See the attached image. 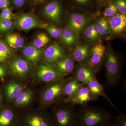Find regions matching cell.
Masks as SVG:
<instances>
[{
    "instance_id": "1",
    "label": "cell",
    "mask_w": 126,
    "mask_h": 126,
    "mask_svg": "<svg viewBox=\"0 0 126 126\" xmlns=\"http://www.w3.org/2000/svg\"><path fill=\"white\" fill-rule=\"evenodd\" d=\"M77 112V126H100L113 118L105 109L88 104L80 106Z\"/></svg>"
},
{
    "instance_id": "2",
    "label": "cell",
    "mask_w": 126,
    "mask_h": 126,
    "mask_svg": "<svg viewBox=\"0 0 126 126\" xmlns=\"http://www.w3.org/2000/svg\"><path fill=\"white\" fill-rule=\"evenodd\" d=\"M49 113L53 126H77L75 106L63 101L53 105Z\"/></svg>"
},
{
    "instance_id": "3",
    "label": "cell",
    "mask_w": 126,
    "mask_h": 126,
    "mask_svg": "<svg viewBox=\"0 0 126 126\" xmlns=\"http://www.w3.org/2000/svg\"><path fill=\"white\" fill-rule=\"evenodd\" d=\"M19 113L21 126H53L45 108L25 109Z\"/></svg>"
},
{
    "instance_id": "4",
    "label": "cell",
    "mask_w": 126,
    "mask_h": 126,
    "mask_svg": "<svg viewBox=\"0 0 126 126\" xmlns=\"http://www.w3.org/2000/svg\"><path fill=\"white\" fill-rule=\"evenodd\" d=\"M104 62L106 86L109 87H115L119 84L121 79L120 59L115 52L109 49L106 51Z\"/></svg>"
},
{
    "instance_id": "5",
    "label": "cell",
    "mask_w": 126,
    "mask_h": 126,
    "mask_svg": "<svg viewBox=\"0 0 126 126\" xmlns=\"http://www.w3.org/2000/svg\"><path fill=\"white\" fill-rule=\"evenodd\" d=\"M64 79L45 84L40 94L41 102L43 105H54L63 101L65 98L63 90Z\"/></svg>"
},
{
    "instance_id": "6",
    "label": "cell",
    "mask_w": 126,
    "mask_h": 126,
    "mask_svg": "<svg viewBox=\"0 0 126 126\" xmlns=\"http://www.w3.org/2000/svg\"><path fill=\"white\" fill-rule=\"evenodd\" d=\"M64 79V78H63ZM63 79L51 65L45 63L39 64L33 74V81L36 83L46 84Z\"/></svg>"
},
{
    "instance_id": "7",
    "label": "cell",
    "mask_w": 126,
    "mask_h": 126,
    "mask_svg": "<svg viewBox=\"0 0 126 126\" xmlns=\"http://www.w3.org/2000/svg\"><path fill=\"white\" fill-rule=\"evenodd\" d=\"M10 68L12 74L19 80L27 78L32 70L31 64L18 55L11 58Z\"/></svg>"
},
{
    "instance_id": "8",
    "label": "cell",
    "mask_w": 126,
    "mask_h": 126,
    "mask_svg": "<svg viewBox=\"0 0 126 126\" xmlns=\"http://www.w3.org/2000/svg\"><path fill=\"white\" fill-rule=\"evenodd\" d=\"M106 47L102 43H96L90 49V53L86 63L96 73L103 64L106 55Z\"/></svg>"
},
{
    "instance_id": "9",
    "label": "cell",
    "mask_w": 126,
    "mask_h": 126,
    "mask_svg": "<svg viewBox=\"0 0 126 126\" xmlns=\"http://www.w3.org/2000/svg\"><path fill=\"white\" fill-rule=\"evenodd\" d=\"M16 24L18 29L26 31L35 28L45 29L48 25L32 13L20 14L16 19Z\"/></svg>"
},
{
    "instance_id": "10",
    "label": "cell",
    "mask_w": 126,
    "mask_h": 126,
    "mask_svg": "<svg viewBox=\"0 0 126 126\" xmlns=\"http://www.w3.org/2000/svg\"><path fill=\"white\" fill-rule=\"evenodd\" d=\"M98 100V97L94 95L87 86L84 84L72 96L65 98L63 101L74 106L77 105L82 106L88 104V103L89 102L95 101Z\"/></svg>"
},
{
    "instance_id": "11",
    "label": "cell",
    "mask_w": 126,
    "mask_h": 126,
    "mask_svg": "<svg viewBox=\"0 0 126 126\" xmlns=\"http://www.w3.org/2000/svg\"><path fill=\"white\" fill-rule=\"evenodd\" d=\"M75 63L72 55H68L50 65L63 79L73 74L76 65Z\"/></svg>"
},
{
    "instance_id": "12",
    "label": "cell",
    "mask_w": 126,
    "mask_h": 126,
    "mask_svg": "<svg viewBox=\"0 0 126 126\" xmlns=\"http://www.w3.org/2000/svg\"><path fill=\"white\" fill-rule=\"evenodd\" d=\"M68 26L79 35L85 29L87 25L88 18L84 14L73 10L69 14Z\"/></svg>"
},
{
    "instance_id": "13",
    "label": "cell",
    "mask_w": 126,
    "mask_h": 126,
    "mask_svg": "<svg viewBox=\"0 0 126 126\" xmlns=\"http://www.w3.org/2000/svg\"><path fill=\"white\" fill-rule=\"evenodd\" d=\"M68 55L58 44H53L46 49L43 52L44 63L51 65Z\"/></svg>"
},
{
    "instance_id": "14",
    "label": "cell",
    "mask_w": 126,
    "mask_h": 126,
    "mask_svg": "<svg viewBox=\"0 0 126 126\" xmlns=\"http://www.w3.org/2000/svg\"><path fill=\"white\" fill-rule=\"evenodd\" d=\"M96 74L86 63H77L73 76L81 83L86 85L90 80L96 78Z\"/></svg>"
},
{
    "instance_id": "15",
    "label": "cell",
    "mask_w": 126,
    "mask_h": 126,
    "mask_svg": "<svg viewBox=\"0 0 126 126\" xmlns=\"http://www.w3.org/2000/svg\"><path fill=\"white\" fill-rule=\"evenodd\" d=\"M19 113L13 108H6L0 111V126H18Z\"/></svg>"
},
{
    "instance_id": "16",
    "label": "cell",
    "mask_w": 126,
    "mask_h": 126,
    "mask_svg": "<svg viewBox=\"0 0 126 126\" xmlns=\"http://www.w3.org/2000/svg\"><path fill=\"white\" fill-rule=\"evenodd\" d=\"M63 11L61 2L59 1L54 0L45 6L43 12L44 15L50 20L57 22L60 19Z\"/></svg>"
},
{
    "instance_id": "17",
    "label": "cell",
    "mask_w": 126,
    "mask_h": 126,
    "mask_svg": "<svg viewBox=\"0 0 126 126\" xmlns=\"http://www.w3.org/2000/svg\"><path fill=\"white\" fill-rule=\"evenodd\" d=\"M22 83L18 80H11L5 86L4 92L8 101L12 103L16 97L26 88Z\"/></svg>"
},
{
    "instance_id": "18",
    "label": "cell",
    "mask_w": 126,
    "mask_h": 126,
    "mask_svg": "<svg viewBox=\"0 0 126 126\" xmlns=\"http://www.w3.org/2000/svg\"><path fill=\"white\" fill-rule=\"evenodd\" d=\"M43 52L41 49H39L32 45L25 46L22 51V54L25 60L32 64L36 65L43 60Z\"/></svg>"
},
{
    "instance_id": "19",
    "label": "cell",
    "mask_w": 126,
    "mask_h": 126,
    "mask_svg": "<svg viewBox=\"0 0 126 126\" xmlns=\"http://www.w3.org/2000/svg\"><path fill=\"white\" fill-rule=\"evenodd\" d=\"M33 90L26 88L16 97L12 102L14 109H24L29 106L33 101L34 97Z\"/></svg>"
},
{
    "instance_id": "20",
    "label": "cell",
    "mask_w": 126,
    "mask_h": 126,
    "mask_svg": "<svg viewBox=\"0 0 126 126\" xmlns=\"http://www.w3.org/2000/svg\"><path fill=\"white\" fill-rule=\"evenodd\" d=\"M108 23L110 31L115 34L122 33L126 29V15L117 13L109 18Z\"/></svg>"
},
{
    "instance_id": "21",
    "label": "cell",
    "mask_w": 126,
    "mask_h": 126,
    "mask_svg": "<svg viewBox=\"0 0 126 126\" xmlns=\"http://www.w3.org/2000/svg\"><path fill=\"white\" fill-rule=\"evenodd\" d=\"M86 86L88 88L90 92L94 95L97 97H103L110 103L113 107L116 110H117V108L115 107L114 104L113 103L110 98L106 94L103 86L98 82L97 78L93 79L86 84Z\"/></svg>"
},
{
    "instance_id": "22",
    "label": "cell",
    "mask_w": 126,
    "mask_h": 126,
    "mask_svg": "<svg viewBox=\"0 0 126 126\" xmlns=\"http://www.w3.org/2000/svg\"><path fill=\"white\" fill-rule=\"evenodd\" d=\"M83 85L73 76L65 78L63 90L65 98L72 96Z\"/></svg>"
},
{
    "instance_id": "23",
    "label": "cell",
    "mask_w": 126,
    "mask_h": 126,
    "mask_svg": "<svg viewBox=\"0 0 126 126\" xmlns=\"http://www.w3.org/2000/svg\"><path fill=\"white\" fill-rule=\"evenodd\" d=\"M79 35L70 27L67 26L61 31L60 37L62 43L68 47H72L78 43Z\"/></svg>"
},
{
    "instance_id": "24",
    "label": "cell",
    "mask_w": 126,
    "mask_h": 126,
    "mask_svg": "<svg viewBox=\"0 0 126 126\" xmlns=\"http://www.w3.org/2000/svg\"><path fill=\"white\" fill-rule=\"evenodd\" d=\"M90 51V48L88 46L81 45L76 47L71 55L75 62L86 63L89 57Z\"/></svg>"
},
{
    "instance_id": "25",
    "label": "cell",
    "mask_w": 126,
    "mask_h": 126,
    "mask_svg": "<svg viewBox=\"0 0 126 126\" xmlns=\"http://www.w3.org/2000/svg\"><path fill=\"white\" fill-rule=\"evenodd\" d=\"M6 40L11 48L18 49L21 48L24 44L25 41L22 36L17 34H11L6 37Z\"/></svg>"
},
{
    "instance_id": "26",
    "label": "cell",
    "mask_w": 126,
    "mask_h": 126,
    "mask_svg": "<svg viewBox=\"0 0 126 126\" xmlns=\"http://www.w3.org/2000/svg\"><path fill=\"white\" fill-rule=\"evenodd\" d=\"M99 35L95 23L88 26L84 33V37L88 42L92 43L96 40Z\"/></svg>"
},
{
    "instance_id": "27",
    "label": "cell",
    "mask_w": 126,
    "mask_h": 126,
    "mask_svg": "<svg viewBox=\"0 0 126 126\" xmlns=\"http://www.w3.org/2000/svg\"><path fill=\"white\" fill-rule=\"evenodd\" d=\"M99 36H104L109 33L110 31L108 21L104 18L98 19L95 23Z\"/></svg>"
},
{
    "instance_id": "28",
    "label": "cell",
    "mask_w": 126,
    "mask_h": 126,
    "mask_svg": "<svg viewBox=\"0 0 126 126\" xmlns=\"http://www.w3.org/2000/svg\"><path fill=\"white\" fill-rule=\"evenodd\" d=\"M50 40V39L46 34L41 33L34 40L32 45L37 48L41 49L49 43Z\"/></svg>"
},
{
    "instance_id": "29",
    "label": "cell",
    "mask_w": 126,
    "mask_h": 126,
    "mask_svg": "<svg viewBox=\"0 0 126 126\" xmlns=\"http://www.w3.org/2000/svg\"><path fill=\"white\" fill-rule=\"evenodd\" d=\"M11 54V52L9 47L3 41L0 40V63L7 60Z\"/></svg>"
},
{
    "instance_id": "30",
    "label": "cell",
    "mask_w": 126,
    "mask_h": 126,
    "mask_svg": "<svg viewBox=\"0 0 126 126\" xmlns=\"http://www.w3.org/2000/svg\"><path fill=\"white\" fill-rule=\"evenodd\" d=\"M117 9L113 4L109 1L106 3V5L103 11L105 17L109 18L118 13Z\"/></svg>"
},
{
    "instance_id": "31",
    "label": "cell",
    "mask_w": 126,
    "mask_h": 126,
    "mask_svg": "<svg viewBox=\"0 0 126 126\" xmlns=\"http://www.w3.org/2000/svg\"><path fill=\"white\" fill-rule=\"evenodd\" d=\"M14 24L12 20H0V33H7L14 28Z\"/></svg>"
},
{
    "instance_id": "32",
    "label": "cell",
    "mask_w": 126,
    "mask_h": 126,
    "mask_svg": "<svg viewBox=\"0 0 126 126\" xmlns=\"http://www.w3.org/2000/svg\"><path fill=\"white\" fill-rule=\"evenodd\" d=\"M110 0L115 6L119 13L126 15V0Z\"/></svg>"
},
{
    "instance_id": "33",
    "label": "cell",
    "mask_w": 126,
    "mask_h": 126,
    "mask_svg": "<svg viewBox=\"0 0 126 126\" xmlns=\"http://www.w3.org/2000/svg\"><path fill=\"white\" fill-rule=\"evenodd\" d=\"M45 29L53 38H58L61 34V30L53 25L48 24Z\"/></svg>"
},
{
    "instance_id": "34",
    "label": "cell",
    "mask_w": 126,
    "mask_h": 126,
    "mask_svg": "<svg viewBox=\"0 0 126 126\" xmlns=\"http://www.w3.org/2000/svg\"><path fill=\"white\" fill-rule=\"evenodd\" d=\"M14 17L11 10L9 7L3 9L0 14V20H12Z\"/></svg>"
},
{
    "instance_id": "35",
    "label": "cell",
    "mask_w": 126,
    "mask_h": 126,
    "mask_svg": "<svg viewBox=\"0 0 126 126\" xmlns=\"http://www.w3.org/2000/svg\"><path fill=\"white\" fill-rule=\"evenodd\" d=\"M115 126H126V115L125 113L118 112L113 123Z\"/></svg>"
},
{
    "instance_id": "36",
    "label": "cell",
    "mask_w": 126,
    "mask_h": 126,
    "mask_svg": "<svg viewBox=\"0 0 126 126\" xmlns=\"http://www.w3.org/2000/svg\"><path fill=\"white\" fill-rule=\"evenodd\" d=\"M72 4L79 7H86L92 4L93 0H69Z\"/></svg>"
},
{
    "instance_id": "37",
    "label": "cell",
    "mask_w": 126,
    "mask_h": 126,
    "mask_svg": "<svg viewBox=\"0 0 126 126\" xmlns=\"http://www.w3.org/2000/svg\"><path fill=\"white\" fill-rule=\"evenodd\" d=\"M8 72L7 66L3 63H0V79L4 78L7 76Z\"/></svg>"
},
{
    "instance_id": "38",
    "label": "cell",
    "mask_w": 126,
    "mask_h": 126,
    "mask_svg": "<svg viewBox=\"0 0 126 126\" xmlns=\"http://www.w3.org/2000/svg\"><path fill=\"white\" fill-rule=\"evenodd\" d=\"M11 0H0V9L7 8L10 4Z\"/></svg>"
},
{
    "instance_id": "39",
    "label": "cell",
    "mask_w": 126,
    "mask_h": 126,
    "mask_svg": "<svg viewBox=\"0 0 126 126\" xmlns=\"http://www.w3.org/2000/svg\"><path fill=\"white\" fill-rule=\"evenodd\" d=\"M14 3L16 7L20 8L24 5L25 0H14Z\"/></svg>"
},
{
    "instance_id": "40",
    "label": "cell",
    "mask_w": 126,
    "mask_h": 126,
    "mask_svg": "<svg viewBox=\"0 0 126 126\" xmlns=\"http://www.w3.org/2000/svg\"><path fill=\"white\" fill-rule=\"evenodd\" d=\"M109 0H96L98 3L101 5L106 4Z\"/></svg>"
},
{
    "instance_id": "41",
    "label": "cell",
    "mask_w": 126,
    "mask_h": 126,
    "mask_svg": "<svg viewBox=\"0 0 126 126\" xmlns=\"http://www.w3.org/2000/svg\"><path fill=\"white\" fill-rule=\"evenodd\" d=\"M100 126H115L113 123L112 122H111L110 121L105 124H103Z\"/></svg>"
},
{
    "instance_id": "42",
    "label": "cell",
    "mask_w": 126,
    "mask_h": 126,
    "mask_svg": "<svg viewBox=\"0 0 126 126\" xmlns=\"http://www.w3.org/2000/svg\"><path fill=\"white\" fill-rule=\"evenodd\" d=\"M34 0L36 2H44V1L48 0Z\"/></svg>"
},
{
    "instance_id": "43",
    "label": "cell",
    "mask_w": 126,
    "mask_h": 126,
    "mask_svg": "<svg viewBox=\"0 0 126 126\" xmlns=\"http://www.w3.org/2000/svg\"><path fill=\"white\" fill-rule=\"evenodd\" d=\"M1 92L0 91V105L1 104V102H2V96H1Z\"/></svg>"
},
{
    "instance_id": "44",
    "label": "cell",
    "mask_w": 126,
    "mask_h": 126,
    "mask_svg": "<svg viewBox=\"0 0 126 126\" xmlns=\"http://www.w3.org/2000/svg\"><path fill=\"white\" fill-rule=\"evenodd\" d=\"M20 126V124H19V126Z\"/></svg>"
}]
</instances>
